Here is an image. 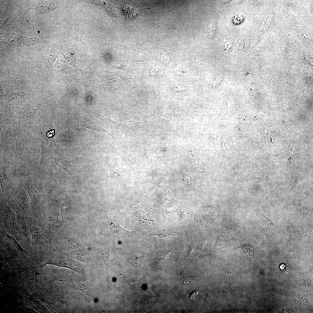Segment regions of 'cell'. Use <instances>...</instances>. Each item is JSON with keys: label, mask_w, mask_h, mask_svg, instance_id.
Instances as JSON below:
<instances>
[{"label": "cell", "mask_w": 313, "mask_h": 313, "mask_svg": "<svg viewBox=\"0 0 313 313\" xmlns=\"http://www.w3.org/2000/svg\"><path fill=\"white\" fill-rule=\"evenodd\" d=\"M17 129V123L13 120H5L1 132V148L3 152L8 151L16 155L15 146Z\"/></svg>", "instance_id": "1"}, {"label": "cell", "mask_w": 313, "mask_h": 313, "mask_svg": "<svg viewBox=\"0 0 313 313\" xmlns=\"http://www.w3.org/2000/svg\"><path fill=\"white\" fill-rule=\"evenodd\" d=\"M54 133V130L50 129L48 125H43L40 138L41 155L39 163V166L43 169L45 166L46 158L50 153L53 145Z\"/></svg>", "instance_id": "2"}, {"label": "cell", "mask_w": 313, "mask_h": 313, "mask_svg": "<svg viewBox=\"0 0 313 313\" xmlns=\"http://www.w3.org/2000/svg\"><path fill=\"white\" fill-rule=\"evenodd\" d=\"M1 39V42L9 46H18L25 45L33 44L34 40L32 38L17 34L13 33L4 34Z\"/></svg>", "instance_id": "3"}, {"label": "cell", "mask_w": 313, "mask_h": 313, "mask_svg": "<svg viewBox=\"0 0 313 313\" xmlns=\"http://www.w3.org/2000/svg\"><path fill=\"white\" fill-rule=\"evenodd\" d=\"M25 188L27 191L30 199H34L40 196L43 191L41 184L35 179L27 180L24 182Z\"/></svg>", "instance_id": "4"}, {"label": "cell", "mask_w": 313, "mask_h": 313, "mask_svg": "<svg viewBox=\"0 0 313 313\" xmlns=\"http://www.w3.org/2000/svg\"><path fill=\"white\" fill-rule=\"evenodd\" d=\"M77 125L78 129L80 130H83L87 128L110 134L108 131L92 121L86 115L79 119L78 121Z\"/></svg>", "instance_id": "5"}, {"label": "cell", "mask_w": 313, "mask_h": 313, "mask_svg": "<svg viewBox=\"0 0 313 313\" xmlns=\"http://www.w3.org/2000/svg\"><path fill=\"white\" fill-rule=\"evenodd\" d=\"M0 178L2 193L9 190L12 186V179L3 169H1Z\"/></svg>", "instance_id": "6"}, {"label": "cell", "mask_w": 313, "mask_h": 313, "mask_svg": "<svg viewBox=\"0 0 313 313\" xmlns=\"http://www.w3.org/2000/svg\"><path fill=\"white\" fill-rule=\"evenodd\" d=\"M108 219L109 228L114 233L119 235L124 234L127 236L129 235L132 234L131 232L124 229L116 221L111 219L109 217H108Z\"/></svg>", "instance_id": "7"}, {"label": "cell", "mask_w": 313, "mask_h": 313, "mask_svg": "<svg viewBox=\"0 0 313 313\" xmlns=\"http://www.w3.org/2000/svg\"><path fill=\"white\" fill-rule=\"evenodd\" d=\"M55 162L57 167L66 171L68 174L71 176L72 169L70 166L65 158L61 156H57L55 158Z\"/></svg>", "instance_id": "8"}, {"label": "cell", "mask_w": 313, "mask_h": 313, "mask_svg": "<svg viewBox=\"0 0 313 313\" xmlns=\"http://www.w3.org/2000/svg\"><path fill=\"white\" fill-rule=\"evenodd\" d=\"M12 187L13 194L19 200L23 202L26 201L27 197L22 185H16Z\"/></svg>", "instance_id": "9"}, {"label": "cell", "mask_w": 313, "mask_h": 313, "mask_svg": "<svg viewBox=\"0 0 313 313\" xmlns=\"http://www.w3.org/2000/svg\"><path fill=\"white\" fill-rule=\"evenodd\" d=\"M49 3L48 2L45 1L42 3L30 7V9H37L40 12H46L48 11H50L54 9L52 8V5H54Z\"/></svg>", "instance_id": "10"}, {"label": "cell", "mask_w": 313, "mask_h": 313, "mask_svg": "<svg viewBox=\"0 0 313 313\" xmlns=\"http://www.w3.org/2000/svg\"><path fill=\"white\" fill-rule=\"evenodd\" d=\"M271 19L270 18H268L265 19L261 24L259 30L261 31H263L266 30L270 25L271 23Z\"/></svg>", "instance_id": "11"}, {"label": "cell", "mask_w": 313, "mask_h": 313, "mask_svg": "<svg viewBox=\"0 0 313 313\" xmlns=\"http://www.w3.org/2000/svg\"><path fill=\"white\" fill-rule=\"evenodd\" d=\"M299 34L301 39L305 41L309 42L311 40L310 35L306 31H302L300 32Z\"/></svg>", "instance_id": "12"}, {"label": "cell", "mask_w": 313, "mask_h": 313, "mask_svg": "<svg viewBox=\"0 0 313 313\" xmlns=\"http://www.w3.org/2000/svg\"><path fill=\"white\" fill-rule=\"evenodd\" d=\"M241 248L248 257L251 256L254 250L252 247L249 245H246L241 247Z\"/></svg>", "instance_id": "13"}, {"label": "cell", "mask_w": 313, "mask_h": 313, "mask_svg": "<svg viewBox=\"0 0 313 313\" xmlns=\"http://www.w3.org/2000/svg\"><path fill=\"white\" fill-rule=\"evenodd\" d=\"M216 22L214 19H213L210 23L209 27V34L211 36H212L214 32L216 30Z\"/></svg>", "instance_id": "14"}, {"label": "cell", "mask_w": 313, "mask_h": 313, "mask_svg": "<svg viewBox=\"0 0 313 313\" xmlns=\"http://www.w3.org/2000/svg\"><path fill=\"white\" fill-rule=\"evenodd\" d=\"M283 1L287 5L290 7H294L297 5L296 2L294 1L284 0Z\"/></svg>", "instance_id": "15"}, {"label": "cell", "mask_w": 313, "mask_h": 313, "mask_svg": "<svg viewBox=\"0 0 313 313\" xmlns=\"http://www.w3.org/2000/svg\"><path fill=\"white\" fill-rule=\"evenodd\" d=\"M222 79V76H218L215 80V81L214 82L213 85L214 86L220 83Z\"/></svg>", "instance_id": "16"}, {"label": "cell", "mask_w": 313, "mask_h": 313, "mask_svg": "<svg viewBox=\"0 0 313 313\" xmlns=\"http://www.w3.org/2000/svg\"><path fill=\"white\" fill-rule=\"evenodd\" d=\"M236 46L237 50L242 49L244 47V43L242 41H239L237 43Z\"/></svg>", "instance_id": "17"}, {"label": "cell", "mask_w": 313, "mask_h": 313, "mask_svg": "<svg viewBox=\"0 0 313 313\" xmlns=\"http://www.w3.org/2000/svg\"><path fill=\"white\" fill-rule=\"evenodd\" d=\"M198 294V293L197 292H195L192 293V295L190 297V299L191 300H194L196 298V297L197 296Z\"/></svg>", "instance_id": "18"}, {"label": "cell", "mask_w": 313, "mask_h": 313, "mask_svg": "<svg viewBox=\"0 0 313 313\" xmlns=\"http://www.w3.org/2000/svg\"><path fill=\"white\" fill-rule=\"evenodd\" d=\"M286 15L289 18L293 17H294V16L292 14L289 12H287L286 13Z\"/></svg>", "instance_id": "19"}, {"label": "cell", "mask_w": 313, "mask_h": 313, "mask_svg": "<svg viewBox=\"0 0 313 313\" xmlns=\"http://www.w3.org/2000/svg\"><path fill=\"white\" fill-rule=\"evenodd\" d=\"M229 1H228V0H219V1H219V2H221V3H226L227 2H228Z\"/></svg>", "instance_id": "20"}]
</instances>
